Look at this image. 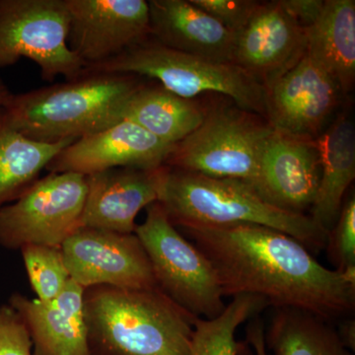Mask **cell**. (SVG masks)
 <instances>
[{"label":"cell","mask_w":355,"mask_h":355,"mask_svg":"<svg viewBox=\"0 0 355 355\" xmlns=\"http://www.w3.org/2000/svg\"><path fill=\"white\" fill-rule=\"evenodd\" d=\"M182 230L214 266L223 296L252 294L275 309L303 311L328 322L354 312L355 268H326L286 233L246 223Z\"/></svg>","instance_id":"cell-1"},{"label":"cell","mask_w":355,"mask_h":355,"mask_svg":"<svg viewBox=\"0 0 355 355\" xmlns=\"http://www.w3.org/2000/svg\"><path fill=\"white\" fill-rule=\"evenodd\" d=\"M144 81L132 74L88 71L65 83L11 95L2 107L16 130L35 141L76 140L113 127Z\"/></svg>","instance_id":"cell-2"},{"label":"cell","mask_w":355,"mask_h":355,"mask_svg":"<svg viewBox=\"0 0 355 355\" xmlns=\"http://www.w3.org/2000/svg\"><path fill=\"white\" fill-rule=\"evenodd\" d=\"M91 355H190L193 316L158 288L84 291Z\"/></svg>","instance_id":"cell-3"},{"label":"cell","mask_w":355,"mask_h":355,"mask_svg":"<svg viewBox=\"0 0 355 355\" xmlns=\"http://www.w3.org/2000/svg\"><path fill=\"white\" fill-rule=\"evenodd\" d=\"M158 202L175 227L258 224L286 233L309 250L326 246V233L309 216L275 207L240 180L205 176L164 165Z\"/></svg>","instance_id":"cell-4"},{"label":"cell","mask_w":355,"mask_h":355,"mask_svg":"<svg viewBox=\"0 0 355 355\" xmlns=\"http://www.w3.org/2000/svg\"><path fill=\"white\" fill-rule=\"evenodd\" d=\"M84 69L156 79L162 87L186 99L205 92L220 93L245 111L266 112L265 86L237 65L173 50L151 37L118 57Z\"/></svg>","instance_id":"cell-5"},{"label":"cell","mask_w":355,"mask_h":355,"mask_svg":"<svg viewBox=\"0 0 355 355\" xmlns=\"http://www.w3.org/2000/svg\"><path fill=\"white\" fill-rule=\"evenodd\" d=\"M146 209V219L135 234L146 250L159 291L193 316L214 319L220 315L226 305L209 259L177 230L160 203Z\"/></svg>","instance_id":"cell-6"},{"label":"cell","mask_w":355,"mask_h":355,"mask_svg":"<svg viewBox=\"0 0 355 355\" xmlns=\"http://www.w3.org/2000/svg\"><path fill=\"white\" fill-rule=\"evenodd\" d=\"M272 128L245 110L214 109L175 146L165 166L205 176L240 180L256 190L263 144Z\"/></svg>","instance_id":"cell-7"},{"label":"cell","mask_w":355,"mask_h":355,"mask_svg":"<svg viewBox=\"0 0 355 355\" xmlns=\"http://www.w3.org/2000/svg\"><path fill=\"white\" fill-rule=\"evenodd\" d=\"M65 0H0V69L26 58L44 81L80 76L85 65L69 46Z\"/></svg>","instance_id":"cell-8"},{"label":"cell","mask_w":355,"mask_h":355,"mask_svg":"<svg viewBox=\"0 0 355 355\" xmlns=\"http://www.w3.org/2000/svg\"><path fill=\"white\" fill-rule=\"evenodd\" d=\"M87 196L86 177L50 173L17 200L0 209V246L21 250L28 245L60 248L83 227Z\"/></svg>","instance_id":"cell-9"},{"label":"cell","mask_w":355,"mask_h":355,"mask_svg":"<svg viewBox=\"0 0 355 355\" xmlns=\"http://www.w3.org/2000/svg\"><path fill=\"white\" fill-rule=\"evenodd\" d=\"M60 249L70 279L83 288H158L146 250L135 233L83 226Z\"/></svg>","instance_id":"cell-10"},{"label":"cell","mask_w":355,"mask_h":355,"mask_svg":"<svg viewBox=\"0 0 355 355\" xmlns=\"http://www.w3.org/2000/svg\"><path fill=\"white\" fill-rule=\"evenodd\" d=\"M69 46L85 67L118 57L150 37L146 0H65Z\"/></svg>","instance_id":"cell-11"},{"label":"cell","mask_w":355,"mask_h":355,"mask_svg":"<svg viewBox=\"0 0 355 355\" xmlns=\"http://www.w3.org/2000/svg\"><path fill=\"white\" fill-rule=\"evenodd\" d=\"M265 88L268 125L277 132L308 139H316L342 93L306 53Z\"/></svg>","instance_id":"cell-12"},{"label":"cell","mask_w":355,"mask_h":355,"mask_svg":"<svg viewBox=\"0 0 355 355\" xmlns=\"http://www.w3.org/2000/svg\"><path fill=\"white\" fill-rule=\"evenodd\" d=\"M175 146L161 141L132 121L81 137L62 149L46 169L50 173H94L130 167L157 169L165 165Z\"/></svg>","instance_id":"cell-13"},{"label":"cell","mask_w":355,"mask_h":355,"mask_svg":"<svg viewBox=\"0 0 355 355\" xmlns=\"http://www.w3.org/2000/svg\"><path fill=\"white\" fill-rule=\"evenodd\" d=\"M320 174L316 139L272 130L261 150L256 191L279 209L304 214L316 198Z\"/></svg>","instance_id":"cell-14"},{"label":"cell","mask_w":355,"mask_h":355,"mask_svg":"<svg viewBox=\"0 0 355 355\" xmlns=\"http://www.w3.org/2000/svg\"><path fill=\"white\" fill-rule=\"evenodd\" d=\"M305 48L304 28L279 1L260 3L236 35L231 62L266 87L295 64Z\"/></svg>","instance_id":"cell-15"},{"label":"cell","mask_w":355,"mask_h":355,"mask_svg":"<svg viewBox=\"0 0 355 355\" xmlns=\"http://www.w3.org/2000/svg\"><path fill=\"white\" fill-rule=\"evenodd\" d=\"M162 168H113L85 176L87 196L83 226L135 233L139 212L158 202Z\"/></svg>","instance_id":"cell-16"},{"label":"cell","mask_w":355,"mask_h":355,"mask_svg":"<svg viewBox=\"0 0 355 355\" xmlns=\"http://www.w3.org/2000/svg\"><path fill=\"white\" fill-rule=\"evenodd\" d=\"M85 288L70 279L64 291L49 302L14 293L9 305L22 318L34 355H91L84 316Z\"/></svg>","instance_id":"cell-17"},{"label":"cell","mask_w":355,"mask_h":355,"mask_svg":"<svg viewBox=\"0 0 355 355\" xmlns=\"http://www.w3.org/2000/svg\"><path fill=\"white\" fill-rule=\"evenodd\" d=\"M150 37L173 49L217 62H231L236 35L191 0L148 1Z\"/></svg>","instance_id":"cell-18"},{"label":"cell","mask_w":355,"mask_h":355,"mask_svg":"<svg viewBox=\"0 0 355 355\" xmlns=\"http://www.w3.org/2000/svg\"><path fill=\"white\" fill-rule=\"evenodd\" d=\"M320 156L319 187L311 207V218L328 235L335 225L343 198L355 178V130L347 116H340L316 139Z\"/></svg>","instance_id":"cell-19"},{"label":"cell","mask_w":355,"mask_h":355,"mask_svg":"<svg viewBox=\"0 0 355 355\" xmlns=\"http://www.w3.org/2000/svg\"><path fill=\"white\" fill-rule=\"evenodd\" d=\"M305 30V53L336 81L342 93L355 81V1L326 0L323 12Z\"/></svg>","instance_id":"cell-20"},{"label":"cell","mask_w":355,"mask_h":355,"mask_svg":"<svg viewBox=\"0 0 355 355\" xmlns=\"http://www.w3.org/2000/svg\"><path fill=\"white\" fill-rule=\"evenodd\" d=\"M207 110L193 99L170 92L161 85L144 83L128 102L123 120L175 146L205 121Z\"/></svg>","instance_id":"cell-21"},{"label":"cell","mask_w":355,"mask_h":355,"mask_svg":"<svg viewBox=\"0 0 355 355\" xmlns=\"http://www.w3.org/2000/svg\"><path fill=\"white\" fill-rule=\"evenodd\" d=\"M73 139L55 144L35 141L8 123L0 108V209L25 193L49 163Z\"/></svg>","instance_id":"cell-22"},{"label":"cell","mask_w":355,"mask_h":355,"mask_svg":"<svg viewBox=\"0 0 355 355\" xmlns=\"http://www.w3.org/2000/svg\"><path fill=\"white\" fill-rule=\"evenodd\" d=\"M265 338L273 355H354L331 322L303 311L275 309Z\"/></svg>","instance_id":"cell-23"},{"label":"cell","mask_w":355,"mask_h":355,"mask_svg":"<svg viewBox=\"0 0 355 355\" xmlns=\"http://www.w3.org/2000/svg\"><path fill=\"white\" fill-rule=\"evenodd\" d=\"M268 301L252 294L233 296L225 309L214 319L197 318L193 323L190 355H238L242 345L236 342L240 324L254 319L268 307Z\"/></svg>","instance_id":"cell-24"},{"label":"cell","mask_w":355,"mask_h":355,"mask_svg":"<svg viewBox=\"0 0 355 355\" xmlns=\"http://www.w3.org/2000/svg\"><path fill=\"white\" fill-rule=\"evenodd\" d=\"M20 251L36 299L49 302L57 298L71 279L62 249L43 245H28Z\"/></svg>","instance_id":"cell-25"},{"label":"cell","mask_w":355,"mask_h":355,"mask_svg":"<svg viewBox=\"0 0 355 355\" xmlns=\"http://www.w3.org/2000/svg\"><path fill=\"white\" fill-rule=\"evenodd\" d=\"M329 258L336 270L345 272L355 268V200L343 205L338 220L327 235Z\"/></svg>","instance_id":"cell-26"},{"label":"cell","mask_w":355,"mask_h":355,"mask_svg":"<svg viewBox=\"0 0 355 355\" xmlns=\"http://www.w3.org/2000/svg\"><path fill=\"white\" fill-rule=\"evenodd\" d=\"M224 27L237 35L247 25L260 2L252 0H191Z\"/></svg>","instance_id":"cell-27"},{"label":"cell","mask_w":355,"mask_h":355,"mask_svg":"<svg viewBox=\"0 0 355 355\" xmlns=\"http://www.w3.org/2000/svg\"><path fill=\"white\" fill-rule=\"evenodd\" d=\"M0 355H34L27 326L10 305L0 307Z\"/></svg>","instance_id":"cell-28"},{"label":"cell","mask_w":355,"mask_h":355,"mask_svg":"<svg viewBox=\"0 0 355 355\" xmlns=\"http://www.w3.org/2000/svg\"><path fill=\"white\" fill-rule=\"evenodd\" d=\"M279 2L286 12L304 29L319 19L324 6L323 0H280Z\"/></svg>","instance_id":"cell-29"},{"label":"cell","mask_w":355,"mask_h":355,"mask_svg":"<svg viewBox=\"0 0 355 355\" xmlns=\"http://www.w3.org/2000/svg\"><path fill=\"white\" fill-rule=\"evenodd\" d=\"M247 328V340L254 347L256 355H268L266 350V334L260 318H254Z\"/></svg>","instance_id":"cell-30"},{"label":"cell","mask_w":355,"mask_h":355,"mask_svg":"<svg viewBox=\"0 0 355 355\" xmlns=\"http://www.w3.org/2000/svg\"><path fill=\"white\" fill-rule=\"evenodd\" d=\"M338 335L340 336V340L347 349L354 352L355 349V321L354 319L342 320V323L338 327Z\"/></svg>","instance_id":"cell-31"},{"label":"cell","mask_w":355,"mask_h":355,"mask_svg":"<svg viewBox=\"0 0 355 355\" xmlns=\"http://www.w3.org/2000/svg\"><path fill=\"white\" fill-rule=\"evenodd\" d=\"M11 95H12V93H11L8 89L0 91V108L3 107V105L6 104L7 100L9 99Z\"/></svg>","instance_id":"cell-32"},{"label":"cell","mask_w":355,"mask_h":355,"mask_svg":"<svg viewBox=\"0 0 355 355\" xmlns=\"http://www.w3.org/2000/svg\"><path fill=\"white\" fill-rule=\"evenodd\" d=\"M7 89L6 84L3 83V81L0 79V91L1 90H6Z\"/></svg>","instance_id":"cell-33"}]
</instances>
